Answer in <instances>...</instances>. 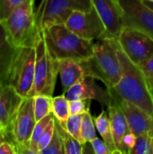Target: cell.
I'll return each mask as SVG.
<instances>
[{
  "instance_id": "obj_1",
  "label": "cell",
  "mask_w": 153,
  "mask_h": 154,
  "mask_svg": "<svg viewBox=\"0 0 153 154\" xmlns=\"http://www.w3.org/2000/svg\"><path fill=\"white\" fill-rule=\"evenodd\" d=\"M117 55L122 77L117 85L108 89L112 97L129 101L153 116V99L149 79L142 69L126 56L120 45H118Z\"/></svg>"
},
{
  "instance_id": "obj_2",
  "label": "cell",
  "mask_w": 153,
  "mask_h": 154,
  "mask_svg": "<svg viewBox=\"0 0 153 154\" xmlns=\"http://www.w3.org/2000/svg\"><path fill=\"white\" fill-rule=\"evenodd\" d=\"M118 42L113 37H104L94 42L93 55L81 61L86 74L102 81L107 89L114 88L121 79L122 70L117 55Z\"/></svg>"
},
{
  "instance_id": "obj_3",
  "label": "cell",
  "mask_w": 153,
  "mask_h": 154,
  "mask_svg": "<svg viewBox=\"0 0 153 154\" xmlns=\"http://www.w3.org/2000/svg\"><path fill=\"white\" fill-rule=\"evenodd\" d=\"M41 32L50 52L58 60L83 61L93 55L94 42L79 37L64 23L51 25Z\"/></svg>"
},
{
  "instance_id": "obj_4",
  "label": "cell",
  "mask_w": 153,
  "mask_h": 154,
  "mask_svg": "<svg viewBox=\"0 0 153 154\" xmlns=\"http://www.w3.org/2000/svg\"><path fill=\"white\" fill-rule=\"evenodd\" d=\"M9 41L14 46H34L38 38L35 25V11L32 1H26L1 22Z\"/></svg>"
},
{
  "instance_id": "obj_5",
  "label": "cell",
  "mask_w": 153,
  "mask_h": 154,
  "mask_svg": "<svg viewBox=\"0 0 153 154\" xmlns=\"http://www.w3.org/2000/svg\"><path fill=\"white\" fill-rule=\"evenodd\" d=\"M34 47L36 51L34 81L28 97L37 95L52 97L59 75V60L50 52L42 32L38 35Z\"/></svg>"
},
{
  "instance_id": "obj_6",
  "label": "cell",
  "mask_w": 153,
  "mask_h": 154,
  "mask_svg": "<svg viewBox=\"0 0 153 154\" xmlns=\"http://www.w3.org/2000/svg\"><path fill=\"white\" fill-rule=\"evenodd\" d=\"M93 7L91 0H41L35 11L38 33L54 24H63L74 11H87Z\"/></svg>"
},
{
  "instance_id": "obj_7",
  "label": "cell",
  "mask_w": 153,
  "mask_h": 154,
  "mask_svg": "<svg viewBox=\"0 0 153 154\" xmlns=\"http://www.w3.org/2000/svg\"><path fill=\"white\" fill-rule=\"evenodd\" d=\"M36 51L34 46L17 47L13 59L8 85L12 86L23 97H27L32 88L35 74Z\"/></svg>"
},
{
  "instance_id": "obj_8",
  "label": "cell",
  "mask_w": 153,
  "mask_h": 154,
  "mask_svg": "<svg viewBox=\"0 0 153 154\" xmlns=\"http://www.w3.org/2000/svg\"><path fill=\"white\" fill-rule=\"evenodd\" d=\"M36 124L33 109V97H24L12 126L7 134L10 141L15 144L17 153L35 154L30 148V139Z\"/></svg>"
},
{
  "instance_id": "obj_9",
  "label": "cell",
  "mask_w": 153,
  "mask_h": 154,
  "mask_svg": "<svg viewBox=\"0 0 153 154\" xmlns=\"http://www.w3.org/2000/svg\"><path fill=\"white\" fill-rule=\"evenodd\" d=\"M116 40L126 56L139 67L153 56V38L142 31L124 26Z\"/></svg>"
},
{
  "instance_id": "obj_10",
  "label": "cell",
  "mask_w": 153,
  "mask_h": 154,
  "mask_svg": "<svg viewBox=\"0 0 153 154\" xmlns=\"http://www.w3.org/2000/svg\"><path fill=\"white\" fill-rule=\"evenodd\" d=\"M64 24L71 32L86 40L95 42L104 37H109L106 26L94 6L87 11H74Z\"/></svg>"
},
{
  "instance_id": "obj_11",
  "label": "cell",
  "mask_w": 153,
  "mask_h": 154,
  "mask_svg": "<svg viewBox=\"0 0 153 154\" xmlns=\"http://www.w3.org/2000/svg\"><path fill=\"white\" fill-rule=\"evenodd\" d=\"M124 14V26L142 31L153 38V10L142 0H117Z\"/></svg>"
},
{
  "instance_id": "obj_12",
  "label": "cell",
  "mask_w": 153,
  "mask_h": 154,
  "mask_svg": "<svg viewBox=\"0 0 153 154\" xmlns=\"http://www.w3.org/2000/svg\"><path fill=\"white\" fill-rule=\"evenodd\" d=\"M96 79L86 77L79 82L70 87L67 91L63 92L69 101L71 100H96L103 107L108 106L113 103L114 99L109 90L103 89L95 82Z\"/></svg>"
},
{
  "instance_id": "obj_13",
  "label": "cell",
  "mask_w": 153,
  "mask_h": 154,
  "mask_svg": "<svg viewBox=\"0 0 153 154\" xmlns=\"http://www.w3.org/2000/svg\"><path fill=\"white\" fill-rule=\"evenodd\" d=\"M109 37L117 38L124 26V14L117 0H91Z\"/></svg>"
},
{
  "instance_id": "obj_14",
  "label": "cell",
  "mask_w": 153,
  "mask_h": 154,
  "mask_svg": "<svg viewBox=\"0 0 153 154\" xmlns=\"http://www.w3.org/2000/svg\"><path fill=\"white\" fill-rule=\"evenodd\" d=\"M23 98L12 86H0V126L5 132H9Z\"/></svg>"
},
{
  "instance_id": "obj_15",
  "label": "cell",
  "mask_w": 153,
  "mask_h": 154,
  "mask_svg": "<svg viewBox=\"0 0 153 154\" xmlns=\"http://www.w3.org/2000/svg\"><path fill=\"white\" fill-rule=\"evenodd\" d=\"M122 108L130 130L137 136L151 131L153 116L145 112L138 106L124 99L113 97Z\"/></svg>"
},
{
  "instance_id": "obj_16",
  "label": "cell",
  "mask_w": 153,
  "mask_h": 154,
  "mask_svg": "<svg viewBox=\"0 0 153 154\" xmlns=\"http://www.w3.org/2000/svg\"><path fill=\"white\" fill-rule=\"evenodd\" d=\"M107 113L110 120V125L112 130V134L115 142V145L116 151L119 154H121V144L124 136L130 132V128L126 120V117L120 107L119 104L114 100L112 104L107 106Z\"/></svg>"
},
{
  "instance_id": "obj_17",
  "label": "cell",
  "mask_w": 153,
  "mask_h": 154,
  "mask_svg": "<svg viewBox=\"0 0 153 154\" xmlns=\"http://www.w3.org/2000/svg\"><path fill=\"white\" fill-rule=\"evenodd\" d=\"M59 75L60 77L63 92L87 77L82 62L72 60H59Z\"/></svg>"
},
{
  "instance_id": "obj_18",
  "label": "cell",
  "mask_w": 153,
  "mask_h": 154,
  "mask_svg": "<svg viewBox=\"0 0 153 154\" xmlns=\"http://www.w3.org/2000/svg\"><path fill=\"white\" fill-rule=\"evenodd\" d=\"M16 47L9 41L0 23V86L8 84L10 67L14 57Z\"/></svg>"
},
{
  "instance_id": "obj_19",
  "label": "cell",
  "mask_w": 153,
  "mask_h": 154,
  "mask_svg": "<svg viewBox=\"0 0 153 154\" xmlns=\"http://www.w3.org/2000/svg\"><path fill=\"white\" fill-rule=\"evenodd\" d=\"M95 125L97 133L100 134L102 139L109 145V147L113 150L114 154L118 153L115 145L113 134H112V130H111V125H110V120L108 116L107 111H106L104 108L102 109V112L96 117H94Z\"/></svg>"
},
{
  "instance_id": "obj_20",
  "label": "cell",
  "mask_w": 153,
  "mask_h": 154,
  "mask_svg": "<svg viewBox=\"0 0 153 154\" xmlns=\"http://www.w3.org/2000/svg\"><path fill=\"white\" fill-rule=\"evenodd\" d=\"M55 126L59 132L65 154H83L85 153V144L81 143L76 138H74L66 128L55 118Z\"/></svg>"
},
{
  "instance_id": "obj_21",
  "label": "cell",
  "mask_w": 153,
  "mask_h": 154,
  "mask_svg": "<svg viewBox=\"0 0 153 154\" xmlns=\"http://www.w3.org/2000/svg\"><path fill=\"white\" fill-rule=\"evenodd\" d=\"M52 114L54 117L61 124L65 125L70 116L69 101L64 94L52 97Z\"/></svg>"
},
{
  "instance_id": "obj_22",
  "label": "cell",
  "mask_w": 153,
  "mask_h": 154,
  "mask_svg": "<svg viewBox=\"0 0 153 154\" xmlns=\"http://www.w3.org/2000/svg\"><path fill=\"white\" fill-rule=\"evenodd\" d=\"M33 97L34 116L37 121L41 120L45 116L52 113V97L45 95H37Z\"/></svg>"
},
{
  "instance_id": "obj_23",
  "label": "cell",
  "mask_w": 153,
  "mask_h": 154,
  "mask_svg": "<svg viewBox=\"0 0 153 154\" xmlns=\"http://www.w3.org/2000/svg\"><path fill=\"white\" fill-rule=\"evenodd\" d=\"M97 131L96 128L94 117L90 113V108H88L82 115V125H81V138L82 143L92 142L97 137Z\"/></svg>"
},
{
  "instance_id": "obj_24",
  "label": "cell",
  "mask_w": 153,
  "mask_h": 154,
  "mask_svg": "<svg viewBox=\"0 0 153 154\" xmlns=\"http://www.w3.org/2000/svg\"><path fill=\"white\" fill-rule=\"evenodd\" d=\"M53 116H54L51 113L49 116L42 118L41 120L37 121L35 125H34V128L32 130V136H31V139H30V144L29 145H30L31 150L35 154H38V142H39L42 133L44 132L45 128L47 127V125H49L50 121L52 119Z\"/></svg>"
},
{
  "instance_id": "obj_25",
  "label": "cell",
  "mask_w": 153,
  "mask_h": 154,
  "mask_svg": "<svg viewBox=\"0 0 153 154\" xmlns=\"http://www.w3.org/2000/svg\"><path fill=\"white\" fill-rule=\"evenodd\" d=\"M130 154H153V143L151 131L137 136L136 143Z\"/></svg>"
},
{
  "instance_id": "obj_26",
  "label": "cell",
  "mask_w": 153,
  "mask_h": 154,
  "mask_svg": "<svg viewBox=\"0 0 153 154\" xmlns=\"http://www.w3.org/2000/svg\"><path fill=\"white\" fill-rule=\"evenodd\" d=\"M83 115V114H82ZM82 115H70L66 124L63 125L66 130L74 138L82 143L81 138V125H82Z\"/></svg>"
},
{
  "instance_id": "obj_27",
  "label": "cell",
  "mask_w": 153,
  "mask_h": 154,
  "mask_svg": "<svg viewBox=\"0 0 153 154\" xmlns=\"http://www.w3.org/2000/svg\"><path fill=\"white\" fill-rule=\"evenodd\" d=\"M39 154H65L63 143L61 140V137L59 134V132L56 129L55 126V132L52 136V139L50 140V143L46 148H44L42 151L40 152Z\"/></svg>"
},
{
  "instance_id": "obj_28",
  "label": "cell",
  "mask_w": 153,
  "mask_h": 154,
  "mask_svg": "<svg viewBox=\"0 0 153 154\" xmlns=\"http://www.w3.org/2000/svg\"><path fill=\"white\" fill-rule=\"evenodd\" d=\"M26 1L29 0H0V23L5 20L16 8Z\"/></svg>"
},
{
  "instance_id": "obj_29",
  "label": "cell",
  "mask_w": 153,
  "mask_h": 154,
  "mask_svg": "<svg viewBox=\"0 0 153 154\" xmlns=\"http://www.w3.org/2000/svg\"><path fill=\"white\" fill-rule=\"evenodd\" d=\"M55 132V117L53 116L52 119L50 121L49 125L45 128L44 132L42 133L39 142H38V154L41 151H42L44 148L48 146L50 140L52 139V136Z\"/></svg>"
},
{
  "instance_id": "obj_30",
  "label": "cell",
  "mask_w": 153,
  "mask_h": 154,
  "mask_svg": "<svg viewBox=\"0 0 153 154\" xmlns=\"http://www.w3.org/2000/svg\"><path fill=\"white\" fill-rule=\"evenodd\" d=\"M136 139L137 135L133 134L132 131L128 132L123 138L122 140V144H121V154H130L131 151L134 147L136 143Z\"/></svg>"
},
{
  "instance_id": "obj_31",
  "label": "cell",
  "mask_w": 153,
  "mask_h": 154,
  "mask_svg": "<svg viewBox=\"0 0 153 154\" xmlns=\"http://www.w3.org/2000/svg\"><path fill=\"white\" fill-rule=\"evenodd\" d=\"M91 100H71L69 101L70 115H82L90 107Z\"/></svg>"
},
{
  "instance_id": "obj_32",
  "label": "cell",
  "mask_w": 153,
  "mask_h": 154,
  "mask_svg": "<svg viewBox=\"0 0 153 154\" xmlns=\"http://www.w3.org/2000/svg\"><path fill=\"white\" fill-rule=\"evenodd\" d=\"M91 148L96 154H114L113 150L109 147V145L102 139L96 137L92 142L89 143Z\"/></svg>"
},
{
  "instance_id": "obj_33",
  "label": "cell",
  "mask_w": 153,
  "mask_h": 154,
  "mask_svg": "<svg viewBox=\"0 0 153 154\" xmlns=\"http://www.w3.org/2000/svg\"><path fill=\"white\" fill-rule=\"evenodd\" d=\"M145 76L149 80H153V56H151L146 62L140 66Z\"/></svg>"
},
{
  "instance_id": "obj_34",
  "label": "cell",
  "mask_w": 153,
  "mask_h": 154,
  "mask_svg": "<svg viewBox=\"0 0 153 154\" xmlns=\"http://www.w3.org/2000/svg\"><path fill=\"white\" fill-rule=\"evenodd\" d=\"M0 154H17L15 144L9 141L3 142L0 144Z\"/></svg>"
},
{
  "instance_id": "obj_35",
  "label": "cell",
  "mask_w": 153,
  "mask_h": 154,
  "mask_svg": "<svg viewBox=\"0 0 153 154\" xmlns=\"http://www.w3.org/2000/svg\"><path fill=\"white\" fill-rule=\"evenodd\" d=\"M7 139H8V136L4 130H0V144L5 141H8Z\"/></svg>"
},
{
  "instance_id": "obj_36",
  "label": "cell",
  "mask_w": 153,
  "mask_h": 154,
  "mask_svg": "<svg viewBox=\"0 0 153 154\" xmlns=\"http://www.w3.org/2000/svg\"><path fill=\"white\" fill-rule=\"evenodd\" d=\"M143 1V3L147 5V6H149L151 9H152L153 10V2H151V1H147V0H142Z\"/></svg>"
},
{
  "instance_id": "obj_37",
  "label": "cell",
  "mask_w": 153,
  "mask_h": 154,
  "mask_svg": "<svg viewBox=\"0 0 153 154\" xmlns=\"http://www.w3.org/2000/svg\"><path fill=\"white\" fill-rule=\"evenodd\" d=\"M149 82H150V88H151V92L153 99V80H149Z\"/></svg>"
},
{
  "instance_id": "obj_38",
  "label": "cell",
  "mask_w": 153,
  "mask_h": 154,
  "mask_svg": "<svg viewBox=\"0 0 153 154\" xmlns=\"http://www.w3.org/2000/svg\"><path fill=\"white\" fill-rule=\"evenodd\" d=\"M151 137H152V143H153V119H152V125H151Z\"/></svg>"
},
{
  "instance_id": "obj_39",
  "label": "cell",
  "mask_w": 153,
  "mask_h": 154,
  "mask_svg": "<svg viewBox=\"0 0 153 154\" xmlns=\"http://www.w3.org/2000/svg\"><path fill=\"white\" fill-rule=\"evenodd\" d=\"M34 1H35V0H32V3L33 5H34Z\"/></svg>"
},
{
  "instance_id": "obj_40",
  "label": "cell",
  "mask_w": 153,
  "mask_h": 154,
  "mask_svg": "<svg viewBox=\"0 0 153 154\" xmlns=\"http://www.w3.org/2000/svg\"><path fill=\"white\" fill-rule=\"evenodd\" d=\"M147 1H151V2H153V0H147Z\"/></svg>"
},
{
  "instance_id": "obj_41",
  "label": "cell",
  "mask_w": 153,
  "mask_h": 154,
  "mask_svg": "<svg viewBox=\"0 0 153 154\" xmlns=\"http://www.w3.org/2000/svg\"><path fill=\"white\" fill-rule=\"evenodd\" d=\"M0 130H3V129H2V127H1V126H0Z\"/></svg>"
}]
</instances>
